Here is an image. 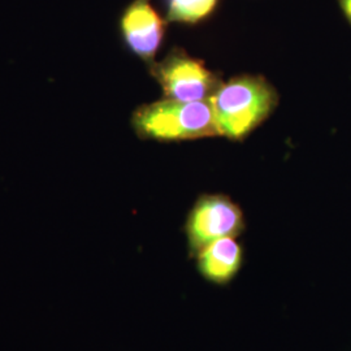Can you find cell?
Returning <instances> with one entry per match:
<instances>
[{
    "mask_svg": "<svg viewBox=\"0 0 351 351\" xmlns=\"http://www.w3.org/2000/svg\"><path fill=\"white\" fill-rule=\"evenodd\" d=\"M133 126L141 138L175 142L219 136L211 101L163 99L139 107Z\"/></svg>",
    "mask_w": 351,
    "mask_h": 351,
    "instance_id": "obj_2",
    "label": "cell"
},
{
    "mask_svg": "<svg viewBox=\"0 0 351 351\" xmlns=\"http://www.w3.org/2000/svg\"><path fill=\"white\" fill-rule=\"evenodd\" d=\"M246 228L236 202L223 194H203L190 208L185 223L189 254L194 258L213 241L239 237Z\"/></svg>",
    "mask_w": 351,
    "mask_h": 351,
    "instance_id": "obj_3",
    "label": "cell"
},
{
    "mask_svg": "<svg viewBox=\"0 0 351 351\" xmlns=\"http://www.w3.org/2000/svg\"><path fill=\"white\" fill-rule=\"evenodd\" d=\"M151 75L163 88L167 99L210 101L223 84L201 60L175 49L160 63L151 65Z\"/></svg>",
    "mask_w": 351,
    "mask_h": 351,
    "instance_id": "obj_4",
    "label": "cell"
},
{
    "mask_svg": "<svg viewBox=\"0 0 351 351\" xmlns=\"http://www.w3.org/2000/svg\"><path fill=\"white\" fill-rule=\"evenodd\" d=\"M210 101L219 136L242 141L274 112L278 97L263 77L239 75L223 82Z\"/></svg>",
    "mask_w": 351,
    "mask_h": 351,
    "instance_id": "obj_1",
    "label": "cell"
},
{
    "mask_svg": "<svg viewBox=\"0 0 351 351\" xmlns=\"http://www.w3.org/2000/svg\"><path fill=\"white\" fill-rule=\"evenodd\" d=\"M120 30L126 47L142 60L151 63L162 47L165 23L151 0H134L120 19Z\"/></svg>",
    "mask_w": 351,
    "mask_h": 351,
    "instance_id": "obj_5",
    "label": "cell"
},
{
    "mask_svg": "<svg viewBox=\"0 0 351 351\" xmlns=\"http://www.w3.org/2000/svg\"><path fill=\"white\" fill-rule=\"evenodd\" d=\"M339 7L351 24V0H339Z\"/></svg>",
    "mask_w": 351,
    "mask_h": 351,
    "instance_id": "obj_8",
    "label": "cell"
},
{
    "mask_svg": "<svg viewBox=\"0 0 351 351\" xmlns=\"http://www.w3.org/2000/svg\"><path fill=\"white\" fill-rule=\"evenodd\" d=\"M194 258L197 271L204 281L216 287H226L239 276L245 262V252L237 239L226 237L213 241Z\"/></svg>",
    "mask_w": 351,
    "mask_h": 351,
    "instance_id": "obj_6",
    "label": "cell"
},
{
    "mask_svg": "<svg viewBox=\"0 0 351 351\" xmlns=\"http://www.w3.org/2000/svg\"><path fill=\"white\" fill-rule=\"evenodd\" d=\"M164 5L169 21L195 25L215 12L219 0H164Z\"/></svg>",
    "mask_w": 351,
    "mask_h": 351,
    "instance_id": "obj_7",
    "label": "cell"
}]
</instances>
